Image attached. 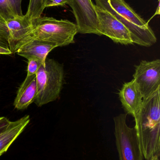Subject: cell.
<instances>
[{
	"instance_id": "1",
	"label": "cell",
	"mask_w": 160,
	"mask_h": 160,
	"mask_svg": "<svg viewBox=\"0 0 160 160\" xmlns=\"http://www.w3.org/2000/svg\"><path fill=\"white\" fill-rule=\"evenodd\" d=\"M135 128L143 156L148 160L160 155V88L143 99L134 118Z\"/></svg>"
},
{
	"instance_id": "2",
	"label": "cell",
	"mask_w": 160,
	"mask_h": 160,
	"mask_svg": "<svg viewBox=\"0 0 160 160\" xmlns=\"http://www.w3.org/2000/svg\"><path fill=\"white\" fill-rule=\"evenodd\" d=\"M95 5L108 11L129 30L133 44L150 47L157 38L148 22L140 17L125 0H95Z\"/></svg>"
},
{
	"instance_id": "3",
	"label": "cell",
	"mask_w": 160,
	"mask_h": 160,
	"mask_svg": "<svg viewBox=\"0 0 160 160\" xmlns=\"http://www.w3.org/2000/svg\"><path fill=\"white\" fill-rule=\"evenodd\" d=\"M33 23V38L49 42L57 47L74 43L75 35L79 33L76 24L68 20L41 16Z\"/></svg>"
},
{
	"instance_id": "4",
	"label": "cell",
	"mask_w": 160,
	"mask_h": 160,
	"mask_svg": "<svg viewBox=\"0 0 160 160\" xmlns=\"http://www.w3.org/2000/svg\"><path fill=\"white\" fill-rule=\"evenodd\" d=\"M37 93L34 102L38 107L56 100L63 87L64 67L53 59H46L36 75Z\"/></svg>"
},
{
	"instance_id": "5",
	"label": "cell",
	"mask_w": 160,
	"mask_h": 160,
	"mask_svg": "<svg viewBox=\"0 0 160 160\" xmlns=\"http://www.w3.org/2000/svg\"><path fill=\"white\" fill-rule=\"evenodd\" d=\"M127 114L114 118L115 136L119 160H143L139 139L135 128L126 124Z\"/></svg>"
},
{
	"instance_id": "6",
	"label": "cell",
	"mask_w": 160,
	"mask_h": 160,
	"mask_svg": "<svg viewBox=\"0 0 160 160\" xmlns=\"http://www.w3.org/2000/svg\"><path fill=\"white\" fill-rule=\"evenodd\" d=\"M133 79L138 86L143 99L160 88V60L142 61L135 67Z\"/></svg>"
},
{
	"instance_id": "7",
	"label": "cell",
	"mask_w": 160,
	"mask_h": 160,
	"mask_svg": "<svg viewBox=\"0 0 160 160\" xmlns=\"http://www.w3.org/2000/svg\"><path fill=\"white\" fill-rule=\"evenodd\" d=\"M75 18L79 33L101 35L95 5L91 0H67Z\"/></svg>"
},
{
	"instance_id": "8",
	"label": "cell",
	"mask_w": 160,
	"mask_h": 160,
	"mask_svg": "<svg viewBox=\"0 0 160 160\" xmlns=\"http://www.w3.org/2000/svg\"><path fill=\"white\" fill-rule=\"evenodd\" d=\"M95 9L101 35L106 36L117 44H133L130 32L122 22L110 12L96 5Z\"/></svg>"
},
{
	"instance_id": "9",
	"label": "cell",
	"mask_w": 160,
	"mask_h": 160,
	"mask_svg": "<svg viewBox=\"0 0 160 160\" xmlns=\"http://www.w3.org/2000/svg\"><path fill=\"white\" fill-rule=\"evenodd\" d=\"M9 32V49L12 54L34 38V23L26 15L17 16L6 21Z\"/></svg>"
},
{
	"instance_id": "10",
	"label": "cell",
	"mask_w": 160,
	"mask_h": 160,
	"mask_svg": "<svg viewBox=\"0 0 160 160\" xmlns=\"http://www.w3.org/2000/svg\"><path fill=\"white\" fill-rule=\"evenodd\" d=\"M118 94L122 106L127 114L131 115L135 118L140 112L143 100L135 81L132 79L125 83Z\"/></svg>"
},
{
	"instance_id": "11",
	"label": "cell",
	"mask_w": 160,
	"mask_h": 160,
	"mask_svg": "<svg viewBox=\"0 0 160 160\" xmlns=\"http://www.w3.org/2000/svg\"><path fill=\"white\" fill-rule=\"evenodd\" d=\"M57 48L55 45L46 41L33 38L23 45L17 52L18 55L29 60L36 59L42 64H45L47 56L52 50Z\"/></svg>"
},
{
	"instance_id": "12",
	"label": "cell",
	"mask_w": 160,
	"mask_h": 160,
	"mask_svg": "<svg viewBox=\"0 0 160 160\" xmlns=\"http://www.w3.org/2000/svg\"><path fill=\"white\" fill-rule=\"evenodd\" d=\"M37 93L36 75L26 76L17 92L14 101L15 109L18 110L26 109L34 102Z\"/></svg>"
},
{
	"instance_id": "13",
	"label": "cell",
	"mask_w": 160,
	"mask_h": 160,
	"mask_svg": "<svg viewBox=\"0 0 160 160\" xmlns=\"http://www.w3.org/2000/svg\"><path fill=\"white\" fill-rule=\"evenodd\" d=\"M30 121V116L26 115L16 121L10 122L7 128L0 134V157L7 151Z\"/></svg>"
},
{
	"instance_id": "14",
	"label": "cell",
	"mask_w": 160,
	"mask_h": 160,
	"mask_svg": "<svg viewBox=\"0 0 160 160\" xmlns=\"http://www.w3.org/2000/svg\"><path fill=\"white\" fill-rule=\"evenodd\" d=\"M44 0H29L26 15L32 21L41 17L45 9Z\"/></svg>"
},
{
	"instance_id": "15",
	"label": "cell",
	"mask_w": 160,
	"mask_h": 160,
	"mask_svg": "<svg viewBox=\"0 0 160 160\" xmlns=\"http://www.w3.org/2000/svg\"><path fill=\"white\" fill-rule=\"evenodd\" d=\"M8 37L9 32L6 21L0 15V47L9 49Z\"/></svg>"
},
{
	"instance_id": "16",
	"label": "cell",
	"mask_w": 160,
	"mask_h": 160,
	"mask_svg": "<svg viewBox=\"0 0 160 160\" xmlns=\"http://www.w3.org/2000/svg\"><path fill=\"white\" fill-rule=\"evenodd\" d=\"M0 15L6 21L17 17L13 11L9 0H0Z\"/></svg>"
},
{
	"instance_id": "17",
	"label": "cell",
	"mask_w": 160,
	"mask_h": 160,
	"mask_svg": "<svg viewBox=\"0 0 160 160\" xmlns=\"http://www.w3.org/2000/svg\"><path fill=\"white\" fill-rule=\"evenodd\" d=\"M42 64L41 62L37 59H32L28 60L27 76L36 75L40 65Z\"/></svg>"
},
{
	"instance_id": "18",
	"label": "cell",
	"mask_w": 160,
	"mask_h": 160,
	"mask_svg": "<svg viewBox=\"0 0 160 160\" xmlns=\"http://www.w3.org/2000/svg\"><path fill=\"white\" fill-rule=\"evenodd\" d=\"M13 11L17 16L23 15L22 11V0H9Z\"/></svg>"
},
{
	"instance_id": "19",
	"label": "cell",
	"mask_w": 160,
	"mask_h": 160,
	"mask_svg": "<svg viewBox=\"0 0 160 160\" xmlns=\"http://www.w3.org/2000/svg\"><path fill=\"white\" fill-rule=\"evenodd\" d=\"M45 8L51 7L64 6L67 4V0H44Z\"/></svg>"
},
{
	"instance_id": "20",
	"label": "cell",
	"mask_w": 160,
	"mask_h": 160,
	"mask_svg": "<svg viewBox=\"0 0 160 160\" xmlns=\"http://www.w3.org/2000/svg\"><path fill=\"white\" fill-rule=\"evenodd\" d=\"M11 121L4 117H0V134L5 131L9 126Z\"/></svg>"
},
{
	"instance_id": "21",
	"label": "cell",
	"mask_w": 160,
	"mask_h": 160,
	"mask_svg": "<svg viewBox=\"0 0 160 160\" xmlns=\"http://www.w3.org/2000/svg\"><path fill=\"white\" fill-rule=\"evenodd\" d=\"M12 52L9 49L5 48L3 47H0V54L3 55H10L12 54Z\"/></svg>"
},
{
	"instance_id": "22",
	"label": "cell",
	"mask_w": 160,
	"mask_h": 160,
	"mask_svg": "<svg viewBox=\"0 0 160 160\" xmlns=\"http://www.w3.org/2000/svg\"><path fill=\"white\" fill-rule=\"evenodd\" d=\"M160 15V0L158 1V5L157 8V11L156 13H155V15Z\"/></svg>"
},
{
	"instance_id": "23",
	"label": "cell",
	"mask_w": 160,
	"mask_h": 160,
	"mask_svg": "<svg viewBox=\"0 0 160 160\" xmlns=\"http://www.w3.org/2000/svg\"><path fill=\"white\" fill-rule=\"evenodd\" d=\"M148 160H160V156H155L150 159Z\"/></svg>"
}]
</instances>
